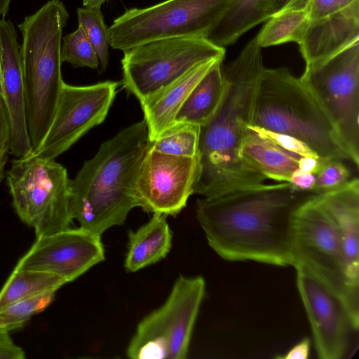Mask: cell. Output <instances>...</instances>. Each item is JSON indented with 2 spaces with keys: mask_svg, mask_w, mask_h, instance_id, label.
Instances as JSON below:
<instances>
[{
  "mask_svg": "<svg viewBox=\"0 0 359 359\" xmlns=\"http://www.w3.org/2000/svg\"><path fill=\"white\" fill-rule=\"evenodd\" d=\"M316 194L289 182L262 183L198 199L196 217L208 245L223 259L293 266L295 214Z\"/></svg>",
  "mask_w": 359,
  "mask_h": 359,
  "instance_id": "obj_1",
  "label": "cell"
},
{
  "mask_svg": "<svg viewBox=\"0 0 359 359\" xmlns=\"http://www.w3.org/2000/svg\"><path fill=\"white\" fill-rule=\"evenodd\" d=\"M257 36L223 69L224 90L211 118L200 126L194 194L203 197L264 183L266 179L241 154L257 83L264 67Z\"/></svg>",
  "mask_w": 359,
  "mask_h": 359,
  "instance_id": "obj_2",
  "label": "cell"
},
{
  "mask_svg": "<svg viewBox=\"0 0 359 359\" xmlns=\"http://www.w3.org/2000/svg\"><path fill=\"white\" fill-rule=\"evenodd\" d=\"M151 143L143 118L104 142L84 162L70 180L71 215L80 227L102 236L139 207L135 182Z\"/></svg>",
  "mask_w": 359,
  "mask_h": 359,
  "instance_id": "obj_3",
  "label": "cell"
},
{
  "mask_svg": "<svg viewBox=\"0 0 359 359\" xmlns=\"http://www.w3.org/2000/svg\"><path fill=\"white\" fill-rule=\"evenodd\" d=\"M60 0H49L18 24L28 133L33 149L46 135L57 104L62 76V32L69 19Z\"/></svg>",
  "mask_w": 359,
  "mask_h": 359,
  "instance_id": "obj_4",
  "label": "cell"
},
{
  "mask_svg": "<svg viewBox=\"0 0 359 359\" xmlns=\"http://www.w3.org/2000/svg\"><path fill=\"white\" fill-rule=\"evenodd\" d=\"M250 125L292 136L321 159L350 161L327 115L301 79L287 67L262 70Z\"/></svg>",
  "mask_w": 359,
  "mask_h": 359,
  "instance_id": "obj_5",
  "label": "cell"
},
{
  "mask_svg": "<svg viewBox=\"0 0 359 359\" xmlns=\"http://www.w3.org/2000/svg\"><path fill=\"white\" fill-rule=\"evenodd\" d=\"M233 1L165 0L147 8L126 10L108 27L109 46L124 52L161 39L208 41Z\"/></svg>",
  "mask_w": 359,
  "mask_h": 359,
  "instance_id": "obj_6",
  "label": "cell"
},
{
  "mask_svg": "<svg viewBox=\"0 0 359 359\" xmlns=\"http://www.w3.org/2000/svg\"><path fill=\"white\" fill-rule=\"evenodd\" d=\"M6 177L15 212L36 237L69 228L71 180L63 165L32 153L13 159Z\"/></svg>",
  "mask_w": 359,
  "mask_h": 359,
  "instance_id": "obj_7",
  "label": "cell"
},
{
  "mask_svg": "<svg viewBox=\"0 0 359 359\" xmlns=\"http://www.w3.org/2000/svg\"><path fill=\"white\" fill-rule=\"evenodd\" d=\"M205 291L202 276H179L165 302L138 323L127 347V356L186 358Z\"/></svg>",
  "mask_w": 359,
  "mask_h": 359,
  "instance_id": "obj_8",
  "label": "cell"
},
{
  "mask_svg": "<svg viewBox=\"0 0 359 359\" xmlns=\"http://www.w3.org/2000/svg\"><path fill=\"white\" fill-rule=\"evenodd\" d=\"M225 48L200 38H166L149 41L123 52V88L143 102L196 65L224 60Z\"/></svg>",
  "mask_w": 359,
  "mask_h": 359,
  "instance_id": "obj_9",
  "label": "cell"
},
{
  "mask_svg": "<svg viewBox=\"0 0 359 359\" xmlns=\"http://www.w3.org/2000/svg\"><path fill=\"white\" fill-rule=\"evenodd\" d=\"M301 80L327 115L350 161L359 165V41L306 66Z\"/></svg>",
  "mask_w": 359,
  "mask_h": 359,
  "instance_id": "obj_10",
  "label": "cell"
},
{
  "mask_svg": "<svg viewBox=\"0 0 359 359\" xmlns=\"http://www.w3.org/2000/svg\"><path fill=\"white\" fill-rule=\"evenodd\" d=\"M316 195L302 203L295 214L294 263L306 264L342 301L358 330L359 300L351 294L346 284L337 226Z\"/></svg>",
  "mask_w": 359,
  "mask_h": 359,
  "instance_id": "obj_11",
  "label": "cell"
},
{
  "mask_svg": "<svg viewBox=\"0 0 359 359\" xmlns=\"http://www.w3.org/2000/svg\"><path fill=\"white\" fill-rule=\"evenodd\" d=\"M120 83L88 86L64 82L50 126L33 154L55 159L106 118Z\"/></svg>",
  "mask_w": 359,
  "mask_h": 359,
  "instance_id": "obj_12",
  "label": "cell"
},
{
  "mask_svg": "<svg viewBox=\"0 0 359 359\" xmlns=\"http://www.w3.org/2000/svg\"><path fill=\"white\" fill-rule=\"evenodd\" d=\"M198 168V156H173L150 147L135 182L139 207L147 212L176 216L194 194Z\"/></svg>",
  "mask_w": 359,
  "mask_h": 359,
  "instance_id": "obj_13",
  "label": "cell"
},
{
  "mask_svg": "<svg viewBox=\"0 0 359 359\" xmlns=\"http://www.w3.org/2000/svg\"><path fill=\"white\" fill-rule=\"evenodd\" d=\"M297 286L311 327L318 356L341 359L357 332L342 301L304 263L297 262Z\"/></svg>",
  "mask_w": 359,
  "mask_h": 359,
  "instance_id": "obj_14",
  "label": "cell"
},
{
  "mask_svg": "<svg viewBox=\"0 0 359 359\" xmlns=\"http://www.w3.org/2000/svg\"><path fill=\"white\" fill-rule=\"evenodd\" d=\"M104 258L101 236L79 226L36 237L15 268L53 273L67 283Z\"/></svg>",
  "mask_w": 359,
  "mask_h": 359,
  "instance_id": "obj_15",
  "label": "cell"
},
{
  "mask_svg": "<svg viewBox=\"0 0 359 359\" xmlns=\"http://www.w3.org/2000/svg\"><path fill=\"white\" fill-rule=\"evenodd\" d=\"M0 60L2 69V98L11 130L10 152L15 158L33 153L29 139L22 70L18 35L13 23L0 18Z\"/></svg>",
  "mask_w": 359,
  "mask_h": 359,
  "instance_id": "obj_16",
  "label": "cell"
},
{
  "mask_svg": "<svg viewBox=\"0 0 359 359\" xmlns=\"http://www.w3.org/2000/svg\"><path fill=\"white\" fill-rule=\"evenodd\" d=\"M316 197L337 224L346 284L351 294L359 299V180L351 179Z\"/></svg>",
  "mask_w": 359,
  "mask_h": 359,
  "instance_id": "obj_17",
  "label": "cell"
},
{
  "mask_svg": "<svg viewBox=\"0 0 359 359\" xmlns=\"http://www.w3.org/2000/svg\"><path fill=\"white\" fill-rule=\"evenodd\" d=\"M359 41V1L330 15L310 20L298 44L306 66L334 55Z\"/></svg>",
  "mask_w": 359,
  "mask_h": 359,
  "instance_id": "obj_18",
  "label": "cell"
},
{
  "mask_svg": "<svg viewBox=\"0 0 359 359\" xmlns=\"http://www.w3.org/2000/svg\"><path fill=\"white\" fill-rule=\"evenodd\" d=\"M217 60H224L212 59L196 65L181 77L140 103L151 142L174 123L177 113L193 88Z\"/></svg>",
  "mask_w": 359,
  "mask_h": 359,
  "instance_id": "obj_19",
  "label": "cell"
},
{
  "mask_svg": "<svg viewBox=\"0 0 359 359\" xmlns=\"http://www.w3.org/2000/svg\"><path fill=\"white\" fill-rule=\"evenodd\" d=\"M167 215L153 213L151 218L135 231L128 232L124 266L135 272L164 259L172 247V234Z\"/></svg>",
  "mask_w": 359,
  "mask_h": 359,
  "instance_id": "obj_20",
  "label": "cell"
},
{
  "mask_svg": "<svg viewBox=\"0 0 359 359\" xmlns=\"http://www.w3.org/2000/svg\"><path fill=\"white\" fill-rule=\"evenodd\" d=\"M248 126V125H247ZM243 158L266 178L289 182L299 156L291 154L247 126L241 148Z\"/></svg>",
  "mask_w": 359,
  "mask_h": 359,
  "instance_id": "obj_21",
  "label": "cell"
},
{
  "mask_svg": "<svg viewBox=\"0 0 359 359\" xmlns=\"http://www.w3.org/2000/svg\"><path fill=\"white\" fill-rule=\"evenodd\" d=\"M222 62H215L195 85L177 113L174 123H187L201 126L211 118L224 93Z\"/></svg>",
  "mask_w": 359,
  "mask_h": 359,
  "instance_id": "obj_22",
  "label": "cell"
},
{
  "mask_svg": "<svg viewBox=\"0 0 359 359\" xmlns=\"http://www.w3.org/2000/svg\"><path fill=\"white\" fill-rule=\"evenodd\" d=\"M265 1L233 0L208 41L222 48L234 43L247 31L267 20Z\"/></svg>",
  "mask_w": 359,
  "mask_h": 359,
  "instance_id": "obj_23",
  "label": "cell"
},
{
  "mask_svg": "<svg viewBox=\"0 0 359 359\" xmlns=\"http://www.w3.org/2000/svg\"><path fill=\"white\" fill-rule=\"evenodd\" d=\"M66 284L48 272L15 268L0 290V309L48 292H56Z\"/></svg>",
  "mask_w": 359,
  "mask_h": 359,
  "instance_id": "obj_24",
  "label": "cell"
},
{
  "mask_svg": "<svg viewBox=\"0 0 359 359\" xmlns=\"http://www.w3.org/2000/svg\"><path fill=\"white\" fill-rule=\"evenodd\" d=\"M309 22L307 9H287L267 20L257 34L261 48L287 42L299 43Z\"/></svg>",
  "mask_w": 359,
  "mask_h": 359,
  "instance_id": "obj_25",
  "label": "cell"
},
{
  "mask_svg": "<svg viewBox=\"0 0 359 359\" xmlns=\"http://www.w3.org/2000/svg\"><path fill=\"white\" fill-rule=\"evenodd\" d=\"M199 134V126L176 123L152 141L151 149L173 156L195 157L198 153Z\"/></svg>",
  "mask_w": 359,
  "mask_h": 359,
  "instance_id": "obj_26",
  "label": "cell"
},
{
  "mask_svg": "<svg viewBox=\"0 0 359 359\" xmlns=\"http://www.w3.org/2000/svg\"><path fill=\"white\" fill-rule=\"evenodd\" d=\"M79 26L83 29L94 48L100 62V72L106 70L109 63V39L108 27L99 7L78 8Z\"/></svg>",
  "mask_w": 359,
  "mask_h": 359,
  "instance_id": "obj_27",
  "label": "cell"
},
{
  "mask_svg": "<svg viewBox=\"0 0 359 359\" xmlns=\"http://www.w3.org/2000/svg\"><path fill=\"white\" fill-rule=\"evenodd\" d=\"M55 292H48L0 309V332H10L22 327L34 315L53 302Z\"/></svg>",
  "mask_w": 359,
  "mask_h": 359,
  "instance_id": "obj_28",
  "label": "cell"
},
{
  "mask_svg": "<svg viewBox=\"0 0 359 359\" xmlns=\"http://www.w3.org/2000/svg\"><path fill=\"white\" fill-rule=\"evenodd\" d=\"M61 60L74 67H87L97 69L100 66L97 53L81 27L62 37Z\"/></svg>",
  "mask_w": 359,
  "mask_h": 359,
  "instance_id": "obj_29",
  "label": "cell"
},
{
  "mask_svg": "<svg viewBox=\"0 0 359 359\" xmlns=\"http://www.w3.org/2000/svg\"><path fill=\"white\" fill-rule=\"evenodd\" d=\"M315 176L313 192L320 194L344 185L351 180V172L341 160L330 159L323 161Z\"/></svg>",
  "mask_w": 359,
  "mask_h": 359,
  "instance_id": "obj_30",
  "label": "cell"
},
{
  "mask_svg": "<svg viewBox=\"0 0 359 359\" xmlns=\"http://www.w3.org/2000/svg\"><path fill=\"white\" fill-rule=\"evenodd\" d=\"M247 126L260 136L271 141L278 147L291 154L299 156L319 158L305 143L292 136L250 124H248Z\"/></svg>",
  "mask_w": 359,
  "mask_h": 359,
  "instance_id": "obj_31",
  "label": "cell"
},
{
  "mask_svg": "<svg viewBox=\"0 0 359 359\" xmlns=\"http://www.w3.org/2000/svg\"><path fill=\"white\" fill-rule=\"evenodd\" d=\"M359 0H311L307 11L310 20L324 18L337 13Z\"/></svg>",
  "mask_w": 359,
  "mask_h": 359,
  "instance_id": "obj_32",
  "label": "cell"
},
{
  "mask_svg": "<svg viewBox=\"0 0 359 359\" xmlns=\"http://www.w3.org/2000/svg\"><path fill=\"white\" fill-rule=\"evenodd\" d=\"M11 130L2 96L0 95V170H4L10 152Z\"/></svg>",
  "mask_w": 359,
  "mask_h": 359,
  "instance_id": "obj_33",
  "label": "cell"
},
{
  "mask_svg": "<svg viewBox=\"0 0 359 359\" xmlns=\"http://www.w3.org/2000/svg\"><path fill=\"white\" fill-rule=\"evenodd\" d=\"M311 0H266L264 8L267 20L287 9H307Z\"/></svg>",
  "mask_w": 359,
  "mask_h": 359,
  "instance_id": "obj_34",
  "label": "cell"
},
{
  "mask_svg": "<svg viewBox=\"0 0 359 359\" xmlns=\"http://www.w3.org/2000/svg\"><path fill=\"white\" fill-rule=\"evenodd\" d=\"M25 358L24 350L15 344L9 332H0V359H23Z\"/></svg>",
  "mask_w": 359,
  "mask_h": 359,
  "instance_id": "obj_35",
  "label": "cell"
},
{
  "mask_svg": "<svg viewBox=\"0 0 359 359\" xmlns=\"http://www.w3.org/2000/svg\"><path fill=\"white\" fill-rule=\"evenodd\" d=\"M315 180L314 174L297 168L292 172L289 183L298 190L313 192Z\"/></svg>",
  "mask_w": 359,
  "mask_h": 359,
  "instance_id": "obj_36",
  "label": "cell"
},
{
  "mask_svg": "<svg viewBox=\"0 0 359 359\" xmlns=\"http://www.w3.org/2000/svg\"><path fill=\"white\" fill-rule=\"evenodd\" d=\"M311 341L304 338L292 346L286 353L276 356L278 359H307L310 355Z\"/></svg>",
  "mask_w": 359,
  "mask_h": 359,
  "instance_id": "obj_37",
  "label": "cell"
},
{
  "mask_svg": "<svg viewBox=\"0 0 359 359\" xmlns=\"http://www.w3.org/2000/svg\"><path fill=\"white\" fill-rule=\"evenodd\" d=\"M323 159L313 157L300 156L298 161V168L302 171L316 175L320 168Z\"/></svg>",
  "mask_w": 359,
  "mask_h": 359,
  "instance_id": "obj_38",
  "label": "cell"
},
{
  "mask_svg": "<svg viewBox=\"0 0 359 359\" xmlns=\"http://www.w3.org/2000/svg\"><path fill=\"white\" fill-rule=\"evenodd\" d=\"M83 1V5L84 7L86 8H93V7H99L100 8L101 6L106 1L109 0H82Z\"/></svg>",
  "mask_w": 359,
  "mask_h": 359,
  "instance_id": "obj_39",
  "label": "cell"
},
{
  "mask_svg": "<svg viewBox=\"0 0 359 359\" xmlns=\"http://www.w3.org/2000/svg\"><path fill=\"white\" fill-rule=\"evenodd\" d=\"M11 0H0V15L5 18L9 10V6Z\"/></svg>",
  "mask_w": 359,
  "mask_h": 359,
  "instance_id": "obj_40",
  "label": "cell"
},
{
  "mask_svg": "<svg viewBox=\"0 0 359 359\" xmlns=\"http://www.w3.org/2000/svg\"><path fill=\"white\" fill-rule=\"evenodd\" d=\"M0 95L2 96V69L0 60Z\"/></svg>",
  "mask_w": 359,
  "mask_h": 359,
  "instance_id": "obj_41",
  "label": "cell"
},
{
  "mask_svg": "<svg viewBox=\"0 0 359 359\" xmlns=\"http://www.w3.org/2000/svg\"><path fill=\"white\" fill-rule=\"evenodd\" d=\"M4 177V170H0V183Z\"/></svg>",
  "mask_w": 359,
  "mask_h": 359,
  "instance_id": "obj_42",
  "label": "cell"
}]
</instances>
